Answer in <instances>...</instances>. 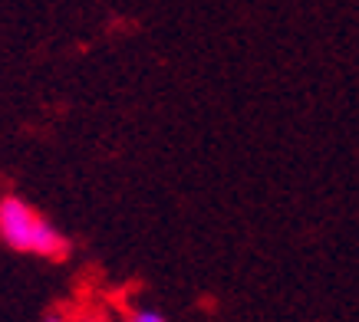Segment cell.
Masks as SVG:
<instances>
[{"instance_id":"obj_2","label":"cell","mask_w":359,"mask_h":322,"mask_svg":"<svg viewBox=\"0 0 359 322\" xmlns=\"http://www.w3.org/2000/svg\"><path fill=\"white\" fill-rule=\"evenodd\" d=\"M122 322H168V319H165V312H158V309H135Z\"/></svg>"},{"instance_id":"obj_4","label":"cell","mask_w":359,"mask_h":322,"mask_svg":"<svg viewBox=\"0 0 359 322\" xmlns=\"http://www.w3.org/2000/svg\"><path fill=\"white\" fill-rule=\"evenodd\" d=\"M86 322H109V319H102V316H93V319H86Z\"/></svg>"},{"instance_id":"obj_1","label":"cell","mask_w":359,"mask_h":322,"mask_svg":"<svg viewBox=\"0 0 359 322\" xmlns=\"http://www.w3.org/2000/svg\"><path fill=\"white\" fill-rule=\"evenodd\" d=\"M0 240L17 253L63 260L69 253V240L46 220L40 211H33L23 197H0Z\"/></svg>"},{"instance_id":"obj_3","label":"cell","mask_w":359,"mask_h":322,"mask_svg":"<svg viewBox=\"0 0 359 322\" xmlns=\"http://www.w3.org/2000/svg\"><path fill=\"white\" fill-rule=\"evenodd\" d=\"M43 322H69V319H66L63 312H46V319H43Z\"/></svg>"}]
</instances>
